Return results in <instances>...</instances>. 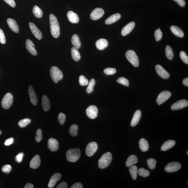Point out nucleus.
Wrapping results in <instances>:
<instances>
[{"label": "nucleus", "mask_w": 188, "mask_h": 188, "mask_svg": "<svg viewBox=\"0 0 188 188\" xmlns=\"http://www.w3.org/2000/svg\"><path fill=\"white\" fill-rule=\"evenodd\" d=\"M50 23L51 32L53 37L57 38L60 34V26L57 18L53 14L50 15Z\"/></svg>", "instance_id": "nucleus-1"}, {"label": "nucleus", "mask_w": 188, "mask_h": 188, "mask_svg": "<svg viewBox=\"0 0 188 188\" xmlns=\"http://www.w3.org/2000/svg\"><path fill=\"white\" fill-rule=\"evenodd\" d=\"M112 160V156L109 152L105 153L101 157L98 161V166L101 169H104L110 164Z\"/></svg>", "instance_id": "nucleus-2"}, {"label": "nucleus", "mask_w": 188, "mask_h": 188, "mask_svg": "<svg viewBox=\"0 0 188 188\" xmlns=\"http://www.w3.org/2000/svg\"><path fill=\"white\" fill-rule=\"evenodd\" d=\"M66 158L68 161L75 162L80 157V151L79 148L70 149L67 151Z\"/></svg>", "instance_id": "nucleus-3"}, {"label": "nucleus", "mask_w": 188, "mask_h": 188, "mask_svg": "<svg viewBox=\"0 0 188 188\" xmlns=\"http://www.w3.org/2000/svg\"><path fill=\"white\" fill-rule=\"evenodd\" d=\"M51 77L54 82L55 83L62 79L63 75L62 72L56 66L52 67L50 70Z\"/></svg>", "instance_id": "nucleus-4"}, {"label": "nucleus", "mask_w": 188, "mask_h": 188, "mask_svg": "<svg viewBox=\"0 0 188 188\" xmlns=\"http://www.w3.org/2000/svg\"><path fill=\"white\" fill-rule=\"evenodd\" d=\"M126 59L134 67H138L139 65L138 57L135 51L129 50L126 53Z\"/></svg>", "instance_id": "nucleus-5"}, {"label": "nucleus", "mask_w": 188, "mask_h": 188, "mask_svg": "<svg viewBox=\"0 0 188 188\" xmlns=\"http://www.w3.org/2000/svg\"><path fill=\"white\" fill-rule=\"evenodd\" d=\"M13 101V97L12 94L10 93H7L4 96L2 100V106L4 109H9L12 105Z\"/></svg>", "instance_id": "nucleus-6"}, {"label": "nucleus", "mask_w": 188, "mask_h": 188, "mask_svg": "<svg viewBox=\"0 0 188 188\" xmlns=\"http://www.w3.org/2000/svg\"><path fill=\"white\" fill-rule=\"evenodd\" d=\"M181 164L177 162H172L166 165L164 169L167 172H174L181 169Z\"/></svg>", "instance_id": "nucleus-7"}, {"label": "nucleus", "mask_w": 188, "mask_h": 188, "mask_svg": "<svg viewBox=\"0 0 188 188\" xmlns=\"http://www.w3.org/2000/svg\"><path fill=\"white\" fill-rule=\"evenodd\" d=\"M97 144L95 142H91L87 145L85 149V153L87 156L90 157L95 154L98 149Z\"/></svg>", "instance_id": "nucleus-8"}, {"label": "nucleus", "mask_w": 188, "mask_h": 188, "mask_svg": "<svg viewBox=\"0 0 188 188\" xmlns=\"http://www.w3.org/2000/svg\"><path fill=\"white\" fill-rule=\"evenodd\" d=\"M171 93L169 91H162L159 94L157 98L156 102L159 105L162 104L167 100L171 96Z\"/></svg>", "instance_id": "nucleus-9"}, {"label": "nucleus", "mask_w": 188, "mask_h": 188, "mask_svg": "<svg viewBox=\"0 0 188 188\" xmlns=\"http://www.w3.org/2000/svg\"><path fill=\"white\" fill-rule=\"evenodd\" d=\"M98 112V109L95 105H91L86 110V114L88 118L94 119L97 117Z\"/></svg>", "instance_id": "nucleus-10"}, {"label": "nucleus", "mask_w": 188, "mask_h": 188, "mask_svg": "<svg viewBox=\"0 0 188 188\" xmlns=\"http://www.w3.org/2000/svg\"><path fill=\"white\" fill-rule=\"evenodd\" d=\"M188 105V102L186 100H181L174 103L171 107L172 110H179L187 107Z\"/></svg>", "instance_id": "nucleus-11"}, {"label": "nucleus", "mask_w": 188, "mask_h": 188, "mask_svg": "<svg viewBox=\"0 0 188 188\" xmlns=\"http://www.w3.org/2000/svg\"><path fill=\"white\" fill-rule=\"evenodd\" d=\"M104 14V11L102 9L97 8L92 11L90 14V18L92 20H96L100 19Z\"/></svg>", "instance_id": "nucleus-12"}, {"label": "nucleus", "mask_w": 188, "mask_h": 188, "mask_svg": "<svg viewBox=\"0 0 188 188\" xmlns=\"http://www.w3.org/2000/svg\"><path fill=\"white\" fill-rule=\"evenodd\" d=\"M155 70L158 75L164 79H168L170 77L169 74L161 65H156L155 66Z\"/></svg>", "instance_id": "nucleus-13"}, {"label": "nucleus", "mask_w": 188, "mask_h": 188, "mask_svg": "<svg viewBox=\"0 0 188 188\" xmlns=\"http://www.w3.org/2000/svg\"><path fill=\"white\" fill-rule=\"evenodd\" d=\"M31 30L34 36L38 39L41 40L42 37V32L33 23L30 22L29 24Z\"/></svg>", "instance_id": "nucleus-14"}, {"label": "nucleus", "mask_w": 188, "mask_h": 188, "mask_svg": "<svg viewBox=\"0 0 188 188\" xmlns=\"http://www.w3.org/2000/svg\"><path fill=\"white\" fill-rule=\"evenodd\" d=\"M28 92L31 102L34 105H36L38 103L37 98L32 86L30 85L29 87Z\"/></svg>", "instance_id": "nucleus-15"}, {"label": "nucleus", "mask_w": 188, "mask_h": 188, "mask_svg": "<svg viewBox=\"0 0 188 188\" xmlns=\"http://www.w3.org/2000/svg\"><path fill=\"white\" fill-rule=\"evenodd\" d=\"M47 146L50 150L52 151H56L59 148L58 141L56 139L52 138L49 139Z\"/></svg>", "instance_id": "nucleus-16"}, {"label": "nucleus", "mask_w": 188, "mask_h": 188, "mask_svg": "<svg viewBox=\"0 0 188 188\" xmlns=\"http://www.w3.org/2000/svg\"><path fill=\"white\" fill-rule=\"evenodd\" d=\"M61 175L60 174L56 173L53 174L50 179L48 186L50 188H52L56 185L57 182L61 179Z\"/></svg>", "instance_id": "nucleus-17"}, {"label": "nucleus", "mask_w": 188, "mask_h": 188, "mask_svg": "<svg viewBox=\"0 0 188 188\" xmlns=\"http://www.w3.org/2000/svg\"><path fill=\"white\" fill-rule=\"evenodd\" d=\"M41 163V160L39 155H36L31 161L30 163V167L33 169H36L39 167Z\"/></svg>", "instance_id": "nucleus-18"}, {"label": "nucleus", "mask_w": 188, "mask_h": 188, "mask_svg": "<svg viewBox=\"0 0 188 188\" xmlns=\"http://www.w3.org/2000/svg\"><path fill=\"white\" fill-rule=\"evenodd\" d=\"M26 48L31 54L36 56L37 55V52L34 48V46L33 42L30 40L27 39L26 41Z\"/></svg>", "instance_id": "nucleus-19"}, {"label": "nucleus", "mask_w": 188, "mask_h": 188, "mask_svg": "<svg viewBox=\"0 0 188 188\" xmlns=\"http://www.w3.org/2000/svg\"><path fill=\"white\" fill-rule=\"evenodd\" d=\"M67 16L69 21L72 24H77L79 22V18L78 15L72 11H68Z\"/></svg>", "instance_id": "nucleus-20"}, {"label": "nucleus", "mask_w": 188, "mask_h": 188, "mask_svg": "<svg viewBox=\"0 0 188 188\" xmlns=\"http://www.w3.org/2000/svg\"><path fill=\"white\" fill-rule=\"evenodd\" d=\"M135 23L132 22L128 24L122 29L121 34L123 36H126L129 34L135 27Z\"/></svg>", "instance_id": "nucleus-21"}, {"label": "nucleus", "mask_w": 188, "mask_h": 188, "mask_svg": "<svg viewBox=\"0 0 188 188\" xmlns=\"http://www.w3.org/2000/svg\"><path fill=\"white\" fill-rule=\"evenodd\" d=\"M7 22L9 28L15 33H18L19 27L16 21L14 19L9 18L7 20Z\"/></svg>", "instance_id": "nucleus-22"}, {"label": "nucleus", "mask_w": 188, "mask_h": 188, "mask_svg": "<svg viewBox=\"0 0 188 188\" xmlns=\"http://www.w3.org/2000/svg\"><path fill=\"white\" fill-rule=\"evenodd\" d=\"M176 144V142L173 140H168L163 144L160 151H165L173 147Z\"/></svg>", "instance_id": "nucleus-23"}, {"label": "nucleus", "mask_w": 188, "mask_h": 188, "mask_svg": "<svg viewBox=\"0 0 188 188\" xmlns=\"http://www.w3.org/2000/svg\"><path fill=\"white\" fill-rule=\"evenodd\" d=\"M141 116V111L139 110H137L135 112L132 118L131 123V126H136L138 123Z\"/></svg>", "instance_id": "nucleus-24"}, {"label": "nucleus", "mask_w": 188, "mask_h": 188, "mask_svg": "<svg viewBox=\"0 0 188 188\" xmlns=\"http://www.w3.org/2000/svg\"><path fill=\"white\" fill-rule=\"evenodd\" d=\"M108 45V42L107 40L103 38L98 40L95 43V45L97 48L100 50L105 49L107 47Z\"/></svg>", "instance_id": "nucleus-25"}, {"label": "nucleus", "mask_w": 188, "mask_h": 188, "mask_svg": "<svg viewBox=\"0 0 188 188\" xmlns=\"http://www.w3.org/2000/svg\"><path fill=\"white\" fill-rule=\"evenodd\" d=\"M42 107L44 111L47 112L50 108L51 105L49 100L46 95H43L42 99Z\"/></svg>", "instance_id": "nucleus-26"}, {"label": "nucleus", "mask_w": 188, "mask_h": 188, "mask_svg": "<svg viewBox=\"0 0 188 188\" xmlns=\"http://www.w3.org/2000/svg\"><path fill=\"white\" fill-rule=\"evenodd\" d=\"M121 17V15L120 13H116L112 15L105 20V24H112L119 20Z\"/></svg>", "instance_id": "nucleus-27"}, {"label": "nucleus", "mask_w": 188, "mask_h": 188, "mask_svg": "<svg viewBox=\"0 0 188 188\" xmlns=\"http://www.w3.org/2000/svg\"><path fill=\"white\" fill-rule=\"evenodd\" d=\"M170 30L174 35L179 37H183L184 36V32L181 28L177 26H172L171 27Z\"/></svg>", "instance_id": "nucleus-28"}, {"label": "nucleus", "mask_w": 188, "mask_h": 188, "mask_svg": "<svg viewBox=\"0 0 188 188\" xmlns=\"http://www.w3.org/2000/svg\"><path fill=\"white\" fill-rule=\"evenodd\" d=\"M138 162L137 157L136 155H130L127 159L126 162V166L127 167H129L134 164H137Z\"/></svg>", "instance_id": "nucleus-29"}, {"label": "nucleus", "mask_w": 188, "mask_h": 188, "mask_svg": "<svg viewBox=\"0 0 188 188\" xmlns=\"http://www.w3.org/2000/svg\"><path fill=\"white\" fill-rule=\"evenodd\" d=\"M139 147L141 150L145 152L149 150V145L146 140L144 138L140 139L139 142Z\"/></svg>", "instance_id": "nucleus-30"}, {"label": "nucleus", "mask_w": 188, "mask_h": 188, "mask_svg": "<svg viewBox=\"0 0 188 188\" xmlns=\"http://www.w3.org/2000/svg\"><path fill=\"white\" fill-rule=\"evenodd\" d=\"M71 53L72 58L73 60L76 62L79 61L81 57H80V54L78 51V49L75 47H72L71 49Z\"/></svg>", "instance_id": "nucleus-31"}, {"label": "nucleus", "mask_w": 188, "mask_h": 188, "mask_svg": "<svg viewBox=\"0 0 188 188\" xmlns=\"http://www.w3.org/2000/svg\"><path fill=\"white\" fill-rule=\"evenodd\" d=\"M71 41L73 45L77 49H79L81 47V43L77 34H74L72 36Z\"/></svg>", "instance_id": "nucleus-32"}, {"label": "nucleus", "mask_w": 188, "mask_h": 188, "mask_svg": "<svg viewBox=\"0 0 188 188\" xmlns=\"http://www.w3.org/2000/svg\"><path fill=\"white\" fill-rule=\"evenodd\" d=\"M32 12L36 18H41L43 16V11L37 6H34L32 9Z\"/></svg>", "instance_id": "nucleus-33"}, {"label": "nucleus", "mask_w": 188, "mask_h": 188, "mask_svg": "<svg viewBox=\"0 0 188 188\" xmlns=\"http://www.w3.org/2000/svg\"><path fill=\"white\" fill-rule=\"evenodd\" d=\"M129 171L132 179L134 180L137 179L138 171L137 166L133 165L130 166Z\"/></svg>", "instance_id": "nucleus-34"}, {"label": "nucleus", "mask_w": 188, "mask_h": 188, "mask_svg": "<svg viewBox=\"0 0 188 188\" xmlns=\"http://www.w3.org/2000/svg\"><path fill=\"white\" fill-rule=\"evenodd\" d=\"M165 51L166 57L168 59L170 60H172L173 58L174 55L171 47L169 45H167Z\"/></svg>", "instance_id": "nucleus-35"}, {"label": "nucleus", "mask_w": 188, "mask_h": 188, "mask_svg": "<svg viewBox=\"0 0 188 188\" xmlns=\"http://www.w3.org/2000/svg\"><path fill=\"white\" fill-rule=\"evenodd\" d=\"M95 84V79L92 78L89 82L88 84L86 92L88 93H91L93 91L94 87Z\"/></svg>", "instance_id": "nucleus-36"}, {"label": "nucleus", "mask_w": 188, "mask_h": 188, "mask_svg": "<svg viewBox=\"0 0 188 188\" xmlns=\"http://www.w3.org/2000/svg\"><path fill=\"white\" fill-rule=\"evenodd\" d=\"M78 126L76 124H73L70 126L69 132L70 135L73 137H75L77 135Z\"/></svg>", "instance_id": "nucleus-37"}, {"label": "nucleus", "mask_w": 188, "mask_h": 188, "mask_svg": "<svg viewBox=\"0 0 188 188\" xmlns=\"http://www.w3.org/2000/svg\"><path fill=\"white\" fill-rule=\"evenodd\" d=\"M31 122V120L30 119L26 118L19 121L18 124L20 127L24 128L26 127L28 124H29Z\"/></svg>", "instance_id": "nucleus-38"}, {"label": "nucleus", "mask_w": 188, "mask_h": 188, "mask_svg": "<svg viewBox=\"0 0 188 188\" xmlns=\"http://www.w3.org/2000/svg\"><path fill=\"white\" fill-rule=\"evenodd\" d=\"M147 162L149 168L150 169L153 170L155 169L156 167V161L154 159L150 158L148 159Z\"/></svg>", "instance_id": "nucleus-39"}, {"label": "nucleus", "mask_w": 188, "mask_h": 188, "mask_svg": "<svg viewBox=\"0 0 188 188\" xmlns=\"http://www.w3.org/2000/svg\"><path fill=\"white\" fill-rule=\"evenodd\" d=\"M138 174L140 176L144 177H147L149 176L150 173L148 170L143 168H140L138 171Z\"/></svg>", "instance_id": "nucleus-40"}, {"label": "nucleus", "mask_w": 188, "mask_h": 188, "mask_svg": "<svg viewBox=\"0 0 188 188\" xmlns=\"http://www.w3.org/2000/svg\"><path fill=\"white\" fill-rule=\"evenodd\" d=\"M79 82L80 85L82 86L87 85L89 84V81L83 75L80 76Z\"/></svg>", "instance_id": "nucleus-41"}, {"label": "nucleus", "mask_w": 188, "mask_h": 188, "mask_svg": "<svg viewBox=\"0 0 188 188\" xmlns=\"http://www.w3.org/2000/svg\"><path fill=\"white\" fill-rule=\"evenodd\" d=\"M117 82L123 85L126 86V87H128V86H129V82H128V80L125 78L123 77L119 78L118 80H117Z\"/></svg>", "instance_id": "nucleus-42"}, {"label": "nucleus", "mask_w": 188, "mask_h": 188, "mask_svg": "<svg viewBox=\"0 0 188 188\" xmlns=\"http://www.w3.org/2000/svg\"><path fill=\"white\" fill-rule=\"evenodd\" d=\"M154 36L156 41H160L162 37V33L161 31L159 29L155 30Z\"/></svg>", "instance_id": "nucleus-43"}, {"label": "nucleus", "mask_w": 188, "mask_h": 188, "mask_svg": "<svg viewBox=\"0 0 188 188\" xmlns=\"http://www.w3.org/2000/svg\"><path fill=\"white\" fill-rule=\"evenodd\" d=\"M42 138H43V136H42V130L38 129L36 132L35 141L39 143L42 141Z\"/></svg>", "instance_id": "nucleus-44"}, {"label": "nucleus", "mask_w": 188, "mask_h": 188, "mask_svg": "<svg viewBox=\"0 0 188 188\" xmlns=\"http://www.w3.org/2000/svg\"><path fill=\"white\" fill-rule=\"evenodd\" d=\"M66 116L64 113H59L58 116V120L59 123L62 125L64 124L66 120Z\"/></svg>", "instance_id": "nucleus-45"}, {"label": "nucleus", "mask_w": 188, "mask_h": 188, "mask_svg": "<svg viewBox=\"0 0 188 188\" xmlns=\"http://www.w3.org/2000/svg\"><path fill=\"white\" fill-rule=\"evenodd\" d=\"M103 72L107 75H112L116 73V70L114 68H107L105 69Z\"/></svg>", "instance_id": "nucleus-46"}, {"label": "nucleus", "mask_w": 188, "mask_h": 188, "mask_svg": "<svg viewBox=\"0 0 188 188\" xmlns=\"http://www.w3.org/2000/svg\"><path fill=\"white\" fill-rule=\"evenodd\" d=\"M180 56L184 62L186 64H188V57L184 52L181 51L180 53Z\"/></svg>", "instance_id": "nucleus-47"}, {"label": "nucleus", "mask_w": 188, "mask_h": 188, "mask_svg": "<svg viewBox=\"0 0 188 188\" xmlns=\"http://www.w3.org/2000/svg\"><path fill=\"white\" fill-rule=\"evenodd\" d=\"M11 169V167L10 165H5L1 168L2 171L5 174H9L10 173Z\"/></svg>", "instance_id": "nucleus-48"}, {"label": "nucleus", "mask_w": 188, "mask_h": 188, "mask_svg": "<svg viewBox=\"0 0 188 188\" xmlns=\"http://www.w3.org/2000/svg\"><path fill=\"white\" fill-rule=\"evenodd\" d=\"M6 42L4 33L2 29L0 28V43L2 44H5Z\"/></svg>", "instance_id": "nucleus-49"}, {"label": "nucleus", "mask_w": 188, "mask_h": 188, "mask_svg": "<svg viewBox=\"0 0 188 188\" xmlns=\"http://www.w3.org/2000/svg\"><path fill=\"white\" fill-rule=\"evenodd\" d=\"M24 153H19L15 157V160L17 162L20 163L22 162L23 156H24Z\"/></svg>", "instance_id": "nucleus-50"}, {"label": "nucleus", "mask_w": 188, "mask_h": 188, "mask_svg": "<svg viewBox=\"0 0 188 188\" xmlns=\"http://www.w3.org/2000/svg\"><path fill=\"white\" fill-rule=\"evenodd\" d=\"M4 1L11 7L14 8L16 6V3H15L14 0H4Z\"/></svg>", "instance_id": "nucleus-51"}, {"label": "nucleus", "mask_w": 188, "mask_h": 188, "mask_svg": "<svg viewBox=\"0 0 188 188\" xmlns=\"http://www.w3.org/2000/svg\"><path fill=\"white\" fill-rule=\"evenodd\" d=\"M13 141H14V139L13 138H10L6 140V141H5L4 144L6 146H9L12 144Z\"/></svg>", "instance_id": "nucleus-52"}, {"label": "nucleus", "mask_w": 188, "mask_h": 188, "mask_svg": "<svg viewBox=\"0 0 188 188\" xmlns=\"http://www.w3.org/2000/svg\"><path fill=\"white\" fill-rule=\"evenodd\" d=\"M173 1L176 2L180 6L182 7L184 6L186 4L185 0H173Z\"/></svg>", "instance_id": "nucleus-53"}, {"label": "nucleus", "mask_w": 188, "mask_h": 188, "mask_svg": "<svg viewBox=\"0 0 188 188\" xmlns=\"http://www.w3.org/2000/svg\"><path fill=\"white\" fill-rule=\"evenodd\" d=\"M67 187V184L66 182H61L57 186V188H66Z\"/></svg>", "instance_id": "nucleus-54"}, {"label": "nucleus", "mask_w": 188, "mask_h": 188, "mask_svg": "<svg viewBox=\"0 0 188 188\" xmlns=\"http://www.w3.org/2000/svg\"><path fill=\"white\" fill-rule=\"evenodd\" d=\"M71 188H83L82 184L80 183H77L73 185Z\"/></svg>", "instance_id": "nucleus-55"}, {"label": "nucleus", "mask_w": 188, "mask_h": 188, "mask_svg": "<svg viewBox=\"0 0 188 188\" xmlns=\"http://www.w3.org/2000/svg\"><path fill=\"white\" fill-rule=\"evenodd\" d=\"M34 187V185L32 184L28 183L25 186L24 188H33Z\"/></svg>", "instance_id": "nucleus-56"}, {"label": "nucleus", "mask_w": 188, "mask_h": 188, "mask_svg": "<svg viewBox=\"0 0 188 188\" xmlns=\"http://www.w3.org/2000/svg\"><path fill=\"white\" fill-rule=\"evenodd\" d=\"M183 83L185 85L188 87V78H185L183 81Z\"/></svg>", "instance_id": "nucleus-57"}, {"label": "nucleus", "mask_w": 188, "mask_h": 188, "mask_svg": "<svg viewBox=\"0 0 188 188\" xmlns=\"http://www.w3.org/2000/svg\"><path fill=\"white\" fill-rule=\"evenodd\" d=\"M1 134V131L0 130V135Z\"/></svg>", "instance_id": "nucleus-58"}, {"label": "nucleus", "mask_w": 188, "mask_h": 188, "mask_svg": "<svg viewBox=\"0 0 188 188\" xmlns=\"http://www.w3.org/2000/svg\"><path fill=\"white\" fill-rule=\"evenodd\" d=\"M187 155H188V151H187Z\"/></svg>", "instance_id": "nucleus-59"}]
</instances>
